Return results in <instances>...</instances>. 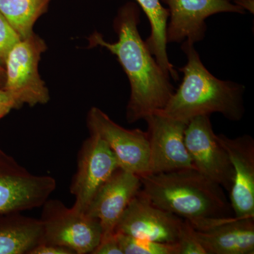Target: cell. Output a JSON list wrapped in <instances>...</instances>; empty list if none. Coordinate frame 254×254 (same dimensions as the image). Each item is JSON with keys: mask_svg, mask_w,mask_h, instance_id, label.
Listing matches in <instances>:
<instances>
[{"mask_svg": "<svg viewBox=\"0 0 254 254\" xmlns=\"http://www.w3.org/2000/svg\"><path fill=\"white\" fill-rule=\"evenodd\" d=\"M139 6L128 2L119 10L114 21L118 41L109 43L95 32L88 38L90 47H101L118 58L131 87L127 107V120L134 123L163 110L175 90L165 72L142 40L138 25Z\"/></svg>", "mask_w": 254, "mask_h": 254, "instance_id": "obj_1", "label": "cell"}, {"mask_svg": "<svg viewBox=\"0 0 254 254\" xmlns=\"http://www.w3.org/2000/svg\"><path fill=\"white\" fill-rule=\"evenodd\" d=\"M140 178L141 193L153 204L187 220L198 231L233 218L223 189L195 168Z\"/></svg>", "mask_w": 254, "mask_h": 254, "instance_id": "obj_2", "label": "cell"}, {"mask_svg": "<svg viewBox=\"0 0 254 254\" xmlns=\"http://www.w3.org/2000/svg\"><path fill=\"white\" fill-rule=\"evenodd\" d=\"M182 50L187 59L186 65L179 69L183 73V79L165 108L158 112L187 124L196 117L213 113L221 114L230 121H240L245 113V87L213 76L202 63L193 43L184 41Z\"/></svg>", "mask_w": 254, "mask_h": 254, "instance_id": "obj_3", "label": "cell"}, {"mask_svg": "<svg viewBox=\"0 0 254 254\" xmlns=\"http://www.w3.org/2000/svg\"><path fill=\"white\" fill-rule=\"evenodd\" d=\"M42 207L43 243L65 247L74 254H93L102 240L98 220L58 199L48 198Z\"/></svg>", "mask_w": 254, "mask_h": 254, "instance_id": "obj_4", "label": "cell"}, {"mask_svg": "<svg viewBox=\"0 0 254 254\" xmlns=\"http://www.w3.org/2000/svg\"><path fill=\"white\" fill-rule=\"evenodd\" d=\"M46 49L45 42L33 33L15 45L6 57L3 89L14 98L17 109L49 101V92L38 73V63Z\"/></svg>", "mask_w": 254, "mask_h": 254, "instance_id": "obj_5", "label": "cell"}, {"mask_svg": "<svg viewBox=\"0 0 254 254\" xmlns=\"http://www.w3.org/2000/svg\"><path fill=\"white\" fill-rule=\"evenodd\" d=\"M57 187L48 175H36L0 149V214L40 208Z\"/></svg>", "mask_w": 254, "mask_h": 254, "instance_id": "obj_6", "label": "cell"}, {"mask_svg": "<svg viewBox=\"0 0 254 254\" xmlns=\"http://www.w3.org/2000/svg\"><path fill=\"white\" fill-rule=\"evenodd\" d=\"M87 125L90 134L106 142L120 168L140 177L148 175L150 150L147 131L124 128L95 107L88 114Z\"/></svg>", "mask_w": 254, "mask_h": 254, "instance_id": "obj_7", "label": "cell"}, {"mask_svg": "<svg viewBox=\"0 0 254 254\" xmlns=\"http://www.w3.org/2000/svg\"><path fill=\"white\" fill-rule=\"evenodd\" d=\"M185 141L195 170L230 191L233 168L226 150L214 131L210 115L196 117L187 123Z\"/></svg>", "mask_w": 254, "mask_h": 254, "instance_id": "obj_8", "label": "cell"}, {"mask_svg": "<svg viewBox=\"0 0 254 254\" xmlns=\"http://www.w3.org/2000/svg\"><path fill=\"white\" fill-rule=\"evenodd\" d=\"M119 168L118 160L106 142L90 135L79 150L77 170L70 187L75 198L72 207L86 213L95 193Z\"/></svg>", "mask_w": 254, "mask_h": 254, "instance_id": "obj_9", "label": "cell"}, {"mask_svg": "<svg viewBox=\"0 0 254 254\" xmlns=\"http://www.w3.org/2000/svg\"><path fill=\"white\" fill-rule=\"evenodd\" d=\"M148 125V175L194 168L185 141L187 123L155 112L144 118Z\"/></svg>", "mask_w": 254, "mask_h": 254, "instance_id": "obj_10", "label": "cell"}, {"mask_svg": "<svg viewBox=\"0 0 254 254\" xmlns=\"http://www.w3.org/2000/svg\"><path fill=\"white\" fill-rule=\"evenodd\" d=\"M183 221L180 217L153 204L140 190L119 220L115 233L160 243L177 244Z\"/></svg>", "mask_w": 254, "mask_h": 254, "instance_id": "obj_11", "label": "cell"}, {"mask_svg": "<svg viewBox=\"0 0 254 254\" xmlns=\"http://www.w3.org/2000/svg\"><path fill=\"white\" fill-rule=\"evenodd\" d=\"M168 5L170 21L166 38L168 43L203 41L207 31L205 20L220 13L245 14L246 10L233 0H160Z\"/></svg>", "mask_w": 254, "mask_h": 254, "instance_id": "obj_12", "label": "cell"}, {"mask_svg": "<svg viewBox=\"0 0 254 254\" xmlns=\"http://www.w3.org/2000/svg\"><path fill=\"white\" fill-rule=\"evenodd\" d=\"M141 189L140 177L119 168L97 191L86 213L100 222L101 241L115 235L119 220Z\"/></svg>", "mask_w": 254, "mask_h": 254, "instance_id": "obj_13", "label": "cell"}, {"mask_svg": "<svg viewBox=\"0 0 254 254\" xmlns=\"http://www.w3.org/2000/svg\"><path fill=\"white\" fill-rule=\"evenodd\" d=\"M233 168L230 203L237 218H254V140L250 135H218Z\"/></svg>", "mask_w": 254, "mask_h": 254, "instance_id": "obj_14", "label": "cell"}, {"mask_svg": "<svg viewBox=\"0 0 254 254\" xmlns=\"http://www.w3.org/2000/svg\"><path fill=\"white\" fill-rule=\"evenodd\" d=\"M195 231L206 254H254V218L233 217L207 230Z\"/></svg>", "mask_w": 254, "mask_h": 254, "instance_id": "obj_15", "label": "cell"}, {"mask_svg": "<svg viewBox=\"0 0 254 254\" xmlns=\"http://www.w3.org/2000/svg\"><path fill=\"white\" fill-rule=\"evenodd\" d=\"M43 239L40 219L21 213L0 214V254H29Z\"/></svg>", "mask_w": 254, "mask_h": 254, "instance_id": "obj_16", "label": "cell"}, {"mask_svg": "<svg viewBox=\"0 0 254 254\" xmlns=\"http://www.w3.org/2000/svg\"><path fill=\"white\" fill-rule=\"evenodd\" d=\"M144 11L150 25V36L145 41L151 54L165 72L175 81L179 79L176 70L169 60L167 51L166 31L170 11L160 0H135Z\"/></svg>", "mask_w": 254, "mask_h": 254, "instance_id": "obj_17", "label": "cell"}, {"mask_svg": "<svg viewBox=\"0 0 254 254\" xmlns=\"http://www.w3.org/2000/svg\"><path fill=\"white\" fill-rule=\"evenodd\" d=\"M51 0H0V13L17 32L21 40L33 34L38 18L48 9Z\"/></svg>", "mask_w": 254, "mask_h": 254, "instance_id": "obj_18", "label": "cell"}, {"mask_svg": "<svg viewBox=\"0 0 254 254\" xmlns=\"http://www.w3.org/2000/svg\"><path fill=\"white\" fill-rule=\"evenodd\" d=\"M123 254H179L177 244L160 243L115 233Z\"/></svg>", "mask_w": 254, "mask_h": 254, "instance_id": "obj_19", "label": "cell"}, {"mask_svg": "<svg viewBox=\"0 0 254 254\" xmlns=\"http://www.w3.org/2000/svg\"><path fill=\"white\" fill-rule=\"evenodd\" d=\"M177 245L179 254H206L200 243L194 227L184 220Z\"/></svg>", "mask_w": 254, "mask_h": 254, "instance_id": "obj_20", "label": "cell"}, {"mask_svg": "<svg viewBox=\"0 0 254 254\" xmlns=\"http://www.w3.org/2000/svg\"><path fill=\"white\" fill-rule=\"evenodd\" d=\"M21 40L17 32L0 13V64L4 66L10 50Z\"/></svg>", "mask_w": 254, "mask_h": 254, "instance_id": "obj_21", "label": "cell"}, {"mask_svg": "<svg viewBox=\"0 0 254 254\" xmlns=\"http://www.w3.org/2000/svg\"><path fill=\"white\" fill-rule=\"evenodd\" d=\"M93 254H123L115 233L113 236L102 240Z\"/></svg>", "mask_w": 254, "mask_h": 254, "instance_id": "obj_22", "label": "cell"}, {"mask_svg": "<svg viewBox=\"0 0 254 254\" xmlns=\"http://www.w3.org/2000/svg\"><path fill=\"white\" fill-rule=\"evenodd\" d=\"M29 254H74L72 251L60 246L42 243L36 246Z\"/></svg>", "mask_w": 254, "mask_h": 254, "instance_id": "obj_23", "label": "cell"}, {"mask_svg": "<svg viewBox=\"0 0 254 254\" xmlns=\"http://www.w3.org/2000/svg\"><path fill=\"white\" fill-rule=\"evenodd\" d=\"M12 109H17L14 98L7 91L0 88V120Z\"/></svg>", "mask_w": 254, "mask_h": 254, "instance_id": "obj_24", "label": "cell"}, {"mask_svg": "<svg viewBox=\"0 0 254 254\" xmlns=\"http://www.w3.org/2000/svg\"><path fill=\"white\" fill-rule=\"evenodd\" d=\"M235 4L240 5L246 11H250L253 14L254 9V0H233Z\"/></svg>", "mask_w": 254, "mask_h": 254, "instance_id": "obj_25", "label": "cell"}, {"mask_svg": "<svg viewBox=\"0 0 254 254\" xmlns=\"http://www.w3.org/2000/svg\"><path fill=\"white\" fill-rule=\"evenodd\" d=\"M5 80H6V71L4 66L0 64V88L4 87Z\"/></svg>", "mask_w": 254, "mask_h": 254, "instance_id": "obj_26", "label": "cell"}]
</instances>
